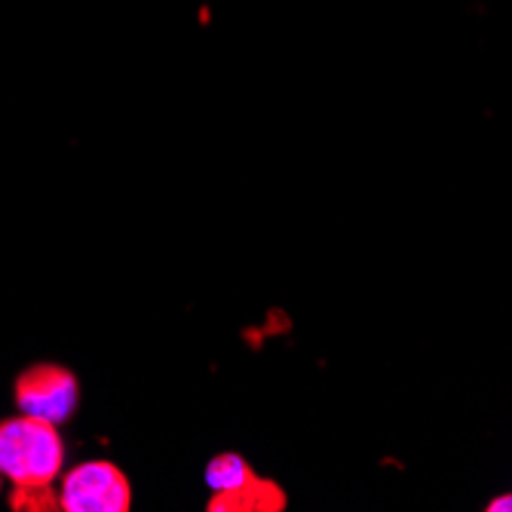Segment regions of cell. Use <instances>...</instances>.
I'll use <instances>...</instances> for the list:
<instances>
[{
	"label": "cell",
	"mask_w": 512,
	"mask_h": 512,
	"mask_svg": "<svg viewBox=\"0 0 512 512\" xmlns=\"http://www.w3.org/2000/svg\"><path fill=\"white\" fill-rule=\"evenodd\" d=\"M62 460L65 448L53 424L25 414L0 424V476L10 482H53Z\"/></svg>",
	"instance_id": "obj_1"
},
{
	"label": "cell",
	"mask_w": 512,
	"mask_h": 512,
	"mask_svg": "<svg viewBox=\"0 0 512 512\" xmlns=\"http://www.w3.org/2000/svg\"><path fill=\"white\" fill-rule=\"evenodd\" d=\"M65 512H126L129 509V482L105 460H89L74 467L59 494Z\"/></svg>",
	"instance_id": "obj_2"
},
{
	"label": "cell",
	"mask_w": 512,
	"mask_h": 512,
	"mask_svg": "<svg viewBox=\"0 0 512 512\" xmlns=\"http://www.w3.org/2000/svg\"><path fill=\"white\" fill-rule=\"evenodd\" d=\"M16 405L34 421L65 424L77 408V381L59 365H34L16 384Z\"/></svg>",
	"instance_id": "obj_3"
},
{
	"label": "cell",
	"mask_w": 512,
	"mask_h": 512,
	"mask_svg": "<svg viewBox=\"0 0 512 512\" xmlns=\"http://www.w3.org/2000/svg\"><path fill=\"white\" fill-rule=\"evenodd\" d=\"M286 506V494L279 491L273 482L249 476L240 488L221 491L212 497L209 509L212 512H279Z\"/></svg>",
	"instance_id": "obj_4"
},
{
	"label": "cell",
	"mask_w": 512,
	"mask_h": 512,
	"mask_svg": "<svg viewBox=\"0 0 512 512\" xmlns=\"http://www.w3.org/2000/svg\"><path fill=\"white\" fill-rule=\"evenodd\" d=\"M249 476H252L249 463L243 457H237V454H221V457H215L209 463V470H206V482H209V488L215 494L240 488Z\"/></svg>",
	"instance_id": "obj_5"
},
{
	"label": "cell",
	"mask_w": 512,
	"mask_h": 512,
	"mask_svg": "<svg viewBox=\"0 0 512 512\" xmlns=\"http://www.w3.org/2000/svg\"><path fill=\"white\" fill-rule=\"evenodd\" d=\"M13 509H25V512H53L62 509L59 506V494L53 491V482H22L16 485L13 497H10Z\"/></svg>",
	"instance_id": "obj_6"
},
{
	"label": "cell",
	"mask_w": 512,
	"mask_h": 512,
	"mask_svg": "<svg viewBox=\"0 0 512 512\" xmlns=\"http://www.w3.org/2000/svg\"><path fill=\"white\" fill-rule=\"evenodd\" d=\"M488 512H512V494H503V497H494L488 506Z\"/></svg>",
	"instance_id": "obj_7"
}]
</instances>
